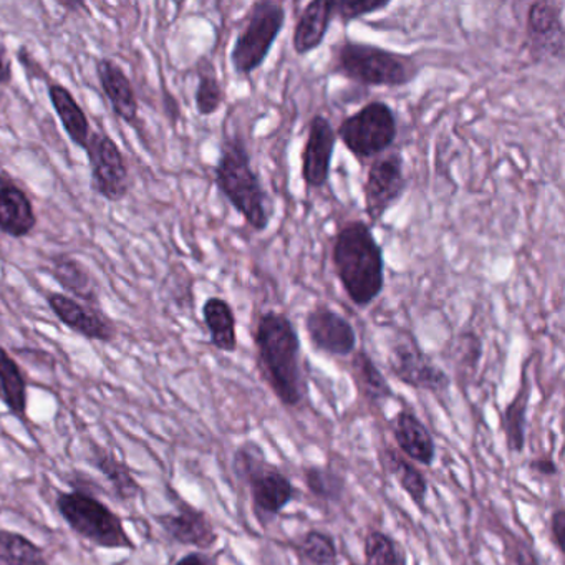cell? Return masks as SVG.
Masks as SVG:
<instances>
[{
	"label": "cell",
	"instance_id": "obj_1",
	"mask_svg": "<svg viewBox=\"0 0 565 565\" xmlns=\"http://www.w3.org/2000/svg\"><path fill=\"white\" fill-rule=\"evenodd\" d=\"M260 376L287 408H297L307 396L302 342L292 319L280 310H264L253 330Z\"/></svg>",
	"mask_w": 565,
	"mask_h": 565
},
{
	"label": "cell",
	"instance_id": "obj_2",
	"mask_svg": "<svg viewBox=\"0 0 565 565\" xmlns=\"http://www.w3.org/2000/svg\"><path fill=\"white\" fill-rule=\"evenodd\" d=\"M333 273L356 309L365 310L382 296L386 284L385 250L372 224L350 220L337 227L330 249Z\"/></svg>",
	"mask_w": 565,
	"mask_h": 565
},
{
	"label": "cell",
	"instance_id": "obj_3",
	"mask_svg": "<svg viewBox=\"0 0 565 565\" xmlns=\"http://www.w3.org/2000/svg\"><path fill=\"white\" fill-rule=\"evenodd\" d=\"M214 183L254 233L269 230L276 216V204L254 168L249 148L241 135L224 137L214 167Z\"/></svg>",
	"mask_w": 565,
	"mask_h": 565
},
{
	"label": "cell",
	"instance_id": "obj_4",
	"mask_svg": "<svg viewBox=\"0 0 565 565\" xmlns=\"http://www.w3.org/2000/svg\"><path fill=\"white\" fill-rule=\"evenodd\" d=\"M416 55L343 38L330 47L327 74L363 88H405L422 74Z\"/></svg>",
	"mask_w": 565,
	"mask_h": 565
},
{
	"label": "cell",
	"instance_id": "obj_5",
	"mask_svg": "<svg viewBox=\"0 0 565 565\" xmlns=\"http://www.w3.org/2000/svg\"><path fill=\"white\" fill-rule=\"evenodd\" d=\"M55 508L68 527L95 547L107 551L137 548L134 537L125 527L124 519L97 495L61 491L55 498Z\"/></svg>",
	"mask_w": 565,
	"mask_h": 565
},
{
	"label": "cell",
	"instance_id": "obj_6",
	"mask_svg": "<svg viewBox=\"0 0 565 565\" xmlns=\"http://www.w3.org/2000/svg\"><path fill=\"white\" fill-rule=\"evenodd\" d=\"M286 21V4L279 0H256L250 6L231 49L230 61L237 77L250 78L264 67Z\"/></svg>",
	"mask_w": 565,
	"mask_h": 565
},
{
	"label": "cell",
	"instance_id": "obj_7",
	"mask_svg": "<svg viewBox=\"0 0 565 565\" xmlns=\"http://www.w3.org/2000/svg\"><path fill=\"white\" fill-rule=\"evenodd\" d=\"M234 472L249 488L250 502L257 521H273L292 502V481L264 458L263 449L254 443H244L234 452Z\"/></svg>",
	"mask_w": 565,
	"mask_h": 565
},
{
	"label": "cell",
	"instance_id": "obj_8",
	"mask_svg": "<svg viewBox=\"0 0 565 565\" xmlns=\"http://www.w3.org/2000/svg\"><path fill=\"white\" fill-rule=\"evenodd\" d=\"M335 134L337 140L342 141L359 163H366L395 147L399 134L398 115L386 102L372 100L347 115Z\"/></svg>",
	"mask_w": 565,
	"mask_h": 565
},
{
	"label": "cell",
	"instance_id": "obj_9",
	"mask_svg": "<svg viewBox=\"0 0 565 565\" xmlns=\"http://www.w3.org/2000/svg\"><path fill=\"white\" fill-rule=\"evenodd\" d=\"M390 373L403 385L428 393H446L451 386L448 373L422 349L408 330L393 335L386 355Z\"/></svg>",
	"mask_w": 565,
	"mask_h": 565
},
{
	"label": "cell",
	"instance_id": "obj_10",
	"mask_svg": "<svg viewBox=\"0 0 565 565\" xmlns=\"http://www.w3.org/2000/svg\"><path fill=\"white\" fill-rule=\"evenodd\" d=\"M522 49L532 64H564L565 25L562 0H535L529 4Z\"/></svg>",
	"mask_w": 565,
	"mask_h": 565
},
{
	"label": "cell",
	"instance_id": "obj_11",
	"mask_svg": "<svg viewBox=\"0 0 565 565\" xmlns=\"http://www.w3.org/2000/svg\"><path fill=\"white\" fill-rule=\"evenodd\" d=\"M408 191L405 157L399 150L386 151L370 161L362 184L363 210L370 223H382L390 210L399 204Z\"/></svg>",
	"mask_w": 565,
	"mask_h": 565
},
{
	"label": "cell",
	"instance_id": "obj_12",
	"mask_svg": "<svg viewBox=\"0 0 565 565\" xmlns=\"http://www.w3.org/2000/svg\"><path fill=\"white\" fill-rule=\"evenodd\" d=\"M92 190L110 203H120L131 191L130 170L114 138L92 131L87 148Z\"/></svg>",
	"mask_w": 565,
	"mask_h": 565
},
{
	"label": "cell",
	"instance_id": "obj_13",
	"mask_svg": "<svg viewBox=\"0 0 565 565\" xmlns=\"http://www.w3.org/2000/svg\"><path fill=\"white\" fill-rule=\"evenodd\" d=\"M303 329L310 347L323 355L347 359L359 349L355 327L329 303H317L307 310Z\"/></svg>",
	"mask_w": 565,
	"mask_h": 565
},
{
	"label": "cell",
	"instance_id": "obj_14",
	"mask_svg": "<svg viewBox=\"0 0 565 565\" xmlns=\"http://www.w3.org/2000/svg\"><path fill=\"white\" fill-rule=\"evenodd\" d=\"M170 501L174 504V511L154 515V521L160 525L161 531L180 545L194 547L198 551H210L220 541V534L214 529L207 512L194 508L190 502L184 501L177 489L167 486Z\"/></svg>",
	"mask_w": 565,
	"mask_h": 565
},
{
	"label": "cell",
	"instance_id": "obj_15",
	"mask_svg": "<svg viewBox=\"0 0 565 565\" xmlns=\"http://www.w3.org/2000/svg\"><path fill=\"white\" fill-rule=\"evenodd\" d=\"M337 141L330 118L322 114L313 115L307 125V137L300 153V177L310 193L329 186Z\"/></svg>",
	"mask_w": 565,
	"mask_h": 565
},
{
	"label": "cell",
	"instance_id": "obj_16",
	"mask_svg": "<svg viewBox=\"0 0 565 565\" xmlns=\"http://www.w3.org/2000/svg\"><path fill=\"white\" fill-rule=\"evenodd\" d=\"M49 309L68 329L95 342L110 343L117 339V323L98 306H88L61 292L47 296Z\"/></svg>",
	"mask_w": 565,
	"mask_h": 565
},
{
	"label": "cell",
	"instance_id": "obj_17",
	"mask_svg": "<svg viewBox=\"0 0 565 565\" xmlns=\"http://www.w3.org/2000/svg\"><path fill=\"white\" fill-rule=\"evenodd\" d=\"M38 226V214L29 194L18 181L0 171V233L22 239Z\"/></svg>",
	"mask_w": 565,
	"mask_h": 565
},
{
	"label": "cell",
	"instance_id": "obj_18",
	"mask_svg": "<svg viewBox=\"0 0 565 565\" xmlns=\"http://www.w3.org/2000/svg\"><path fill=\"white\" fill-rule=\"evenodd\" d=\"M335 22V0H310L300 11L292 31V49L299 57L319 51Z\"/></svg>",
	"mask_w": 565,
	"mask_h": 565
},
{
	"label": "cell",
	"instance_id": "obj_19",
	"mask_svg": "<svg viewBox=\"0 0 565 565\" xmlns=\"http://www.w3.org/2000/svg\"><path fill=\"white\" fill-rule=\"evenodd\" d=\"M97 75L100 82L102 90L105 97L110 102L111 110L125 124L135 127L140 115V105H138L137 92L131 84L124 68L111 61L104 57L97 61Z\"/></svg>",
	"mask_w": 565,
	"mask_h": 565
},
{
	"label": "cell",
	"instance_id": "obj_20",
	"mask_svg": "<svg viewBox=\"0 0 565 565\" xmlns=\"http://www.w3.org/2000/svg\"><path fill=\"white\" fill-rule=\"evenodd\" d=\"M392 431L396 446L409 461L422 466H431L435 462V438L415 413L409 409H399L393 416Z\"/></svg>",
	"mask_w": 565,
	"mask_h": 565
},
{
	"label": "cell",
	"instance_id": "obj_21",
	"mask_svg": "<svg viewBox=\"0 0 565 565\" xmlns=\"http://www.w3.org/2000/svg\"><path fill=\"white\" fill-rule=\"evenodd\" d=\"M88 462L107 479L115 498L121 502L137 501L143 488L135 478L134 469L125 459L118 458L111 449L105 448L100 443H90L88 446Z\"/></svg>",
	"mask_w": 565,
	"mask_h": 565
},
{
	"label": "cell",
	"instance_id": "obj_22",
	"mask_svg": "<svg viewBox=\"0 0 565 565\" xmlns=\"http://www.w3.org/2000/svg\"><path fill=\"white\" fill-rule=\"evenodd\" d=\"M51 260L52 276L65 292L72 294L71 297L88 306L100 303L97 280L81 260L65 253L55 254Z\"/></svg>",
	"mask_w": 565,
	"mask_h": 565
},
{
	"label": "cell",
	"instance_id": "obj_23",
	"mask_svg": "<svg viewBox=\"0 0 565 565\" xmlns=\"http://www.w3.org/2000/svg\"><path fill=\"white\" fill-rule=\"evenodd\" d=\"M201 313L210 333L211 345L220 352L236 353L239 349V339L233 306L223 297L213 296L204 300Z\"/></svg>",
	"mask_w": 565,
	"mask_h": 565
},
{
	"label": "cell",
	"instance_id": "obj_24",
	"mask_svg": "<svg viewBox=\"0 0 565 565\" xmlns=\"http://www.w3.org/2000/svg\"><path fill=\"white\" fill-rule=\"evenodd\" d=\"M49 98L72 143L85 150L92 137V127L84 108L75 100L72 92L61 84L49 85Z\"/></svg>",
	"mask_w": 565,
	"mask_h": 565
},
{
	"label": "cell",
	"instance_id": "obj_25",
	"mask_svg": "<svg viewBox=\"0 0 565 565\" xmlns=\"http://www.w3.org/2000/svg\"><path fill=\"white\" fill-rule=\"evenodd\" d=\"M0 399L15 418L28 423V379L18 360L4 347H0Z\"/></svg>",
	"mask_w": 565,
	"mask_h": 565
},
{
	"label": "cell",
	"instance_id": "obj_26",
	"mask_svg": "<svg viewBox=\"0 0 565 565\" xmlns=\"http://www.w3.org/2000/svg\"><path fill=\"white\" fill-rule=\"evenodd\" d=\"M350 370H352L356 388L366 402L380 405L395 396L388 380L366 350L356 349L352 355V362H350Z\"/></svg>",
	"mask_w": 565,
	"mask_h": 565
},
{
	"label": "cell",
	"instance_id": "obj_27",
	"mask_svg": "<svg viewBox=\"0 0 565 565\" xmlns=\"http://www.w3.org/2000/svg\"><path fill=\"white\" fill-rule=\"evenodd\" d=\"M531 382L527 373L522 372V382L514 398L508 403L502 413L501 426L504 431L505 446L509 452L524 451L525 446V415H527L529 402H531Z\"/></svg>",
	"mask_w": 565,
	"mask_h": 565
},
{
	"label": "cell",
	"instance_id": "obj_28",
	"mask_svg": "<svg viewBox=\"0 0 565 565\" xmlns=\"http://www.w3.org/2000/svg\"><path fill=\"white\" fill-rule=\"evenodd\" d=\"M380 458H382L386 471L395 478L402 491L406 492L408 498L412 499L413 504L418 505L419 509H426L428 481H426L425 475L395 449H383Z\"/></svg>",
	"mask_w": 565,
	"mask_h": 565
},
{
	"label": "cell",
	"instance_id": "obj_29",
	"mask_svg": "<svg viewBox=\"0 0 565 565\" xmlns=\"http://www.w3.org/2000/svg\"><path fill=\"white\" fill-rule=\"evenodd\" d=\"M198 85L194 105L201 117H213L226 102V90L221 84L216 67L207 57H201L196 65Z\"/></svg>",
	"mask_w": 565,
	"mask_h": 565
},
{
	"label": "cell",
	"instance_id": "obj_30",
	"mask_svg": "<svg viewBox=\"0 0 565 565\" xmlns=\"http://www.w3.org/2000/svg\"><path fill=\"white\" fill-rule=\"evenodd\" d=\"M0 565H51L44 548L21 532L0 529Z\"/></svg>",
	"mask_w": 565,
	"mask_h": 565
},
{
	"label": "cell",
	"instance_id": "obj_31",
	"mask_svg": "<svg viewBox=\"0 0 565 565\" xmlns=\"http://www.w3.org/2000/svg\"><path fill=\"white\" fill-rule=\"evenodd\" d=\"M302 479L310 494L327 502H339L345 492V481L342 476L323 466H306L302 469Z\"/></svg>",
	"mask_w": 565,
	"mask_h": 565
},
{
	"label": "cell",
	"instance_id": "obj_32",
	"mask_svg": "<svg viewBox=\"0 0 565 565\" xmlns=\"http://www.w3.org/2000/svg\"><path fill=\"white\" fill-rule=\"evenodd\" d=\"M297 551L307 565L339 564V551H337L335 541L329 532L317 531V529L307 531L300 539Z\"/></svg>",
	"mask_w": 565,
	"mask_h": 565
},
{
	"label": "cell",
	"instance_id": "obj_33",
	"mask_svg": "<svg viewBox=\"0 0 565 565\" xmlns=\"http://www.w3.org/2000/svg\"><path fill=\"white\" fill-rule=\"evenodd\" d=\"M365 565H406L403 554L395 539L382 531L369 532L363 544Z\"/></svg>",
	"mask_w": 565,
	"mask_h": 565
},
{
	"label": "cell",
	"instance_id": "obj_34",
	"mask_svg": "<svg viewBox=\"0 0 565 565\" xmlns=\"http://www.w3.org/2000/svg\"><path fill=\"white\" fill-rule=\"evenodd\" d=\"M392 4V0H335V21L347 29L352 22L386 11Z\"/></svg>",
	"mask_w": 565,
	"mask_h": 565
},
{
	"label": "cell",
	"instance_id": "obj_35",
	"mask_svg": "<svg viewBox=\"0 0 565 565\" xmlns=\"http://www.w3.org/2000/svg\"><path fill=\"white\" fill-rule=\"evenodd\" d=\"M68 484H71L72 491L85 492V494L97 495L104 492V488L98 484L97 479L92 478L90 475L84 471H72L67 478Z\"/></svg>",
	"mask_w": 565,
	"mask_h": 565
},
{
	"label": "cell",
	"instance_id": "obj_36",
	"mask_svg": "<svg viewBox=\"0 0 565 565\" xmlns=\"http://www.w3.org/2000/svg\"><path fill=\"white\" fill-rule=\"evenodd\" d=\"M552 542L561 554L565 552V509L558 508L551 518Z\"/></svg>",
	"mask_w": 565,
	"mask_h": 565
},
{
	"label": "cell",
	"instance_id": "obj_37",
	"mask_svg": "<svg viewBox=\"0 0 565 565\" xmlns=\"http://www.w3.org/2000/svg\"><path fill=\"white\" fill-rule=\"evenodd\" d=\"M529 469L535 475L542 476V478H552V476L558 475V466L555 465L554 459L547 458H535L529 462Z\"/></svg>",
	"mask_w": 565,
	"mask_h": 565
},
{
	"label": "cell",
	"instance_id": "obj_38",
	"mask_svg": "<svg viewBox=\"0 0 565 565\" xmlns=\"http://www.w3.org/2000/svg\"><path fill=\"white\" fill-rule=\"evenodd\" d=\"M12 64L9 61L8 49L0 42V85L11 84Z\"/></svg>",
	"mask_w": 565,
	"mask_h": 565
},
{
	"label": "cell",
	"instance_id": "obj_39",
	"mask_svg": "<svg viewBox=\"0 0 565 565\" xmlns=\"http://www.w3.org/2000/svg\"><path fill=\"white\" fill-rule=\"evenodd\" d=\"M211 558L207 557L203 552H190V554L183 555L180 561L174 562V565H211Z\"/></svg>",
	"mask_w": 565,
	"mask_h": 565
},
{
	"label": "cell",
	"instance_id": "obj_40",
	"mask_svg": "<svg viewBox=\"0 0 565 565\" xmlns=\"http://www.w3.org/2000/svg\"><path fill=\"white\" fill-rule=\"evenodd\" d=\"M515 564L518 565H539L537 558L532 552H529V548H522V551L518 552V557H515Z\"/></svg>",
	"mask_w": 565,
	"mask_h": 565
},
{
	"label": "cell",
	"instance_id": "obj_41",
	"mask_svg": "<svg viewBox=\"0 0 565 565\" xmlns=\"http://www.w3.org/2000/svg\"><path fill=\"white\" fill-rule=\"evenodd\" d=\"M350 565H359V564H350Z\"/></svg>",
	"mask_w": 565,
	"mask_h": 565
}]
</instances>
